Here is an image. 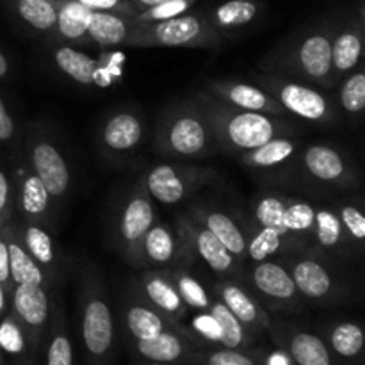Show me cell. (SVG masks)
<instances>
[{
	"label": "cell",
	"instance_id": "obj_49",
	"mask_svg": "<svg viewBox=\"0 0 365 365\" xmlns=\"http://www.w3.org/2000/svg\"><path fill=\"white\" fill-rule=\"evenodd\" d=\"M0 285H2L4 291H6L7 296L11 298V292H13L14 284L9 273V252H7V242H6L4 228L0 230Z\"/></svg>",
	"mask_w": 365,
	"mask_h": 365
},
{
	"label": "cell",
	"instance_id": "obj_44",
	"mask_svg": "<svg viewBox=\"0 0 365 365\" xmlns=\"http://www.w3.org/2000/svg\"><path fill=\"white\" fill-rule=\"evenodd\" d=\"M335 210H337V216L341 220V225L344 228L346 235H348L349 242L360 252L364 248L365 241V216L362 209L351 205V203H344V205H339Z\"/></svg>",
	"mask_w": 365,
	"mask_h": 365
},
{
	"label": "cell",
	"instance_id": "obj_6",
	"mask_svg": "<svg viewBox=\"0 0 365 365\" xmlns=\"http://www.w3.org/2000/svg\"><path fill=\"white\" fill-rule=\"evenodd\" d=\"M157 220L159 216L152 196L139 180L120 200L110 223V242L128 266L143 269V239Z\"/></svg>",
	"mask_w": 365,
	"mask_h": 365
},
{
	"label": "cell",
	"instance_id": "obj_28",
	"mask_svg": "<svg viewBox=\"0 0 365 365\" xmlns=\"http://www.w3.org/2000/svg\"><path fill=\"white\" fill-rule=\"evenodd\" d=\"M16 225L27 252L31 253L32 259L45 271V274L50 278L53 287H56L59 284L61 273H63V259H61L56 239L41 225L29 223V221L24 220Z\"/></svg>",
	"mask_w": 365,
	"mask_h": 365
},
{
	"label": "cell",
	"instance_id": "obj_27",
	"mask_svg": "<svg viewBox=\"0 0 365 365\" xmlns=\"http://www.w3.org/2000/svg\"><path fill=\"white\" fill-rule=\"evenodd\" d=\"M141 259L143 269H171L182 259L175 228L157 220L143 239Z\"/></svg>",
	"mask_w": 365,
	"mask_h": 365
},
{
	"label": "cell",
	"instance_id": "obj_2",
	"mask_svg": "<svg viewBox=\"0 0 365 365\" xmlns=\"http://www.w3.org/2000/svg\"><path fill=\"white\" fill-rule=\"evenodd\" d=\"M192 98L209 118L221 152L245 153L274 138L296 134V127L285 118L234 109L205 91H198Z\"/></svg>",
	"mask_w": 365,
	"mask_h": 365
},
{
	"label": "cell",
	"instance_id": "obj_53",
	"mask_svg": "<svg viewBox=\"0 0 365 365\" xmlns=\"http://www.w3.org/2000/svg\"><path fill=\"white\" fill-rule=\"evenodd\" d=\"M13 365H38V359L31 355H20L14 356Z\"/></svg>",
	"mask_w": 365,
	"mask_h": 365
},
{
	"label": "cell",
	"instance_id": "obj_40",
	"mask_svg": "<svg viewBox=\"0 0 365 365\" xmlns=\"http://www.w3.org/2000/svg\"><path fill=\"white\" fill-rule=\"evenodd\" d=\"M209 316H212V319L216 321L217 328H220V346L221 348H230V349H245L250 348L253 342V337L248 331L242 328V324L239 323L234 317V314L220 302V299L214 298L210 303L209 310H207Z\"/></svg>",
	"mask_w": 365,
	"mask_h": 365
},
{
	"label": "cell",
	"instance_id": "obj_45",
	"mask_svg": "<svg viewBox=\"0 0 365 365\" xmlns=\"http://www.w3.org/2000/svg\"><path fill=\"white\" fill-rule=\"evenodd\" d=\"M0 348H2L4 353L7 351L13 356L31 355L27 349L24 331L18 327V323L14 321L13 314H11L9 310H7V312L4 314L2 319H0Z\"/></svg>",
	"mask_w": 365,
	"mask_h": 365
},
{
	"label": "cell",
	"instance_id": "obj_51",
	"mask_svg": "<svg viewBox=\"0 0 365 365\" xmlns=\"http://www.w3.org/2000/svg\"><path fill=\"white\" fill-rule=\"evenodd\" d=\"M7 309H9V296H7V292L4 291V287L0 285V319H2L4 314L7 312Z\"/></svg>",
	"mask_w": 365,
	"mask_h": 365
},
{
	"label": "cell",
	"instance_id": "obj_13",
	"mask_svg": "<svg viewBox=\"0 0 365 365\" xmlns=\"http://www.w3.org/2000/svg\"><path fill=\"white\" fill-rule=\"evenodd\" d=\"M52 59L64 77L86 88H110L123 75V57L118 52L95 57L70 45H53Z\"/></svg>",
	"mask_w": 365,
	"mask_h": 365
},
{
	"label": "cell",
	"instance_id": "obj_20",
	"mask_svg": "<svg viewBox=\"0 0 365 365\" xmlns=\"http://www.w3.org/2000/svg\"><path fill=\"white\" fill-rule=\"evenodd\" d=\"M212 296L220 299L232 314L235 319L242 324L246 331L252 335L253 339L262 335L267 330L269 324V312L260 305L259 299L248 291L242 284L237 280H228V278H221V280L212 284Z\"/></svg>",
	"mask_w": 365,
	"mask_h": 365
},
{
	"label": "cell",
	"instance_id": "obj_41",
	"mask_svg": "<svg viewBox=\"0 0 365 365\" xmlns=\"http://www.w3.org/2000/svg\"><path fill=\"white\" fill-rule=\"evenodd\" d=\"M196 365H271L267 355L257 349L205 348L196 351Z\"/></svg>",
	"mask_w": 365,
	"mask_h": 365
},
{
	"label": "cell",
	"instance_id": "obj_52",
	"mask_svg": "<svg viewBox=\"0 0 365 365\" xmlns=\"http://www.w3.org/2000/svg\"><path fill=\"white\" fill-rule=\"evenodd\" d=\"M11 71V64L7 61V57L4 56V52L0 50V78H6Z\"/></svg>",
	"mask_w": 365,
	"mask_h": 365
},
{
	"label": "cell",
	"instance_id": "obj_38",
	"mask_svg": "<svg viewBox=\"0 0 365 365\" xmlns=\"http://www.w3.org/2000/svg\"><path fill=\"white\" fill-rule=\"evenodd\" d=\"M192 262L187 260H178L170 271L171 278H173L175 285H177L178 292H180V298L184 299L185 307L189 310H195V312H207L212 303L214 296L209 289L203 285V282L196 277L191 271Z\"/></svg>",
	"mask_w": 365,
	"mask_h": 365
},
{
	"label": "cell",
	"instance_id": "obj_1",
	"mask_svg": "<svg viewBox=\"0 0 365 365\" xmlns=\"http://www.w3.org/2000/svg\"><path fill=\"white\" fill-rule=\"evenodd\" d=\"M334 25L305 29L292 38L284 39L260 61V70L292 81L305 82L319 89H335L331 66V38Z\"/></svg>",
	"mask_w": 365,
	"mask_h": 365
},
{
	"label": "cell",
	"instance_id": "obj_21",
	"mask_svg": "<svg viewBox=\"0 0 365 365\" xmlns=\"http://www.w3.org/2000/svg\"><path fill=\"white\" fill-rule=\"evenodd\" d=\"M145 139V120L139 113L121 109L109 114L98 128V145L107 155L123 157Z\"/></svg>",
	"mask_w": 365,
	"mask_h": 365
},
{
	"label": "cell",
	"instance_id": "obj_18",
	"mask_svg": "<svg viewBox=\"0 0 365 365\" xmlns=\"http://www.w3.org/2000/svg\"><path fill=\"white\" fill-rule=\"evenodd\" d=\"M130 291L168 319L184 324L189 309L168 269H143V273L132 280Z\"/></svg>",
	"mask_w": 365,
	"mask_h": 365
},
{
	"label": "cell",
	"instance_id": "obj_23",
	"mask_svg": "<svg viewBox=\"0 0 365 365\" xmlns=\"http://www.w3.org/2000/svg\"><path fill=\"white\" fill-rule=\"evenodd\" d=\"M302 146V139L294 135H280L264 143L259 148L241 153V160L252 171L280 175L294 170Z\"/></svg>",
	"mask_w": 365,
	"mask_h": 365
},
{
	"label": "cell",
	"instance_id": "obj_9",
	"mask_svg": "<svg viewBox=\"0 0 365 365\" xmlns=\"http://www.w3.org/2000/svg\"><path fill=\"white\" fill-rule=\"evenodd\" d=\"M241 282L269 314H296L305 299L284 260H262L242 269Z\"/></svg>",
	"mask_w": 365,
	"mask_h": 365
},
{
	"label": "cell",
	"instance_id": "obj_50",
	"mask_svg": "<svg viewBox=\"0 0 365 365\" xmlns=\"http://www.w3.org/2000/svg\"><path fill=\"white\" fill-rule=\"evenodd\" d=\"M16 139V123L7 110L6 103L0 98V143L2 145H13Z\"/></svg>",
	"mask_w": 365,
	"mask_h": 365
},
{
	"label": "cell",
	"instance_id": "obj_32",
	"mask_svg": "<svg viewBox=\"0 0 365 365\" xmlns=\"http://www.w3.org/2000/svg\"><path fill=\"white\" fill-rule=\"evenodd\" d=\"M312 250L328 257V259L337 255H348L355 250V246L349 242L348 235L342 228L337 210L331 209V207H316Z\"/></svg>",
	"mask_w": 365,
	"mask_h": 365
},
{
	"label": "cell",
	"instance_id": "obj_16",
	"mask_svg": "<svg viewBox=\"0 0 365 365\" xmlns=\"http://www.w3.org/2000/svg\"><path fill=\"white\" fill-rule=\"evenodd\" d=\"M266 331L294 365H342L319 335L296 327L280 314H269Z\"/></svg>",
	"mask_w": 365,
	"mask_h": 365
},
{
	"label": "cell",
	"instance_id": "obj_26",
	"mask_svg": "<svg viewBox=\"0 0 365 365\" xmlns=\"http://www.w3.org/2000/svg\"><path fill=\"white\" fill-rule=\"evenodd\" d=\"M50 205L52 198L43 182L31 170L18 171L16 184H14V207L20 212L21 220L46 227Z\"/></svg>",
	"mask_w": 365,
	"mask_h": 365
},
{
	"label": "cell",
	"instance_id": "obj_37",
	"mask_svg": "<svg viewBox=\"0 0 365 365\" xmlns=\"http://www.w3.org/2000/svg\"><path fill=\"white\" fill-rule=\"evenodd\" d=\"M14 18L25 27L50 34L56 27L57 7L53 0H2Z\"/></svg>",
	"mask_w": 365,
	"mask_h": 365
},
{
	"label": "cell",
	"instance_id": "obj_48",
	"mask_svg": "<svg viewBox=\"0 0 365 365\" xmlns=\"http://www.w3.org/2000/svg\"><path fill=\"white\" fill-rule=\"evenodd\" d=\"M91 11H103V13H116L121 16L134 18L139 13L138 7L130 0H75Z\"/></svg>",
	"mask_w": 365,
	"mask_h": 365
},
{
	"label": "cell",
	"instance_id": "obj_35",
	"mask_svg": "<svg viewBox=\"0 0 365 365\" xmlns=\"http://www.w3.org/2000/svg\"><path fill=\"white\" fill-rule=\"evenodd\" d=\"M260 14L262 7L255 0H228L217 6L207 20L221 36L237 34L239 31L255 24Z\"/></svg>",
	"mask_w": 365,
	"mask_h": 365
},
{
	"label": "cell",
	"instance_id": "obj_4",
	"mask_svg": "<svg viewBox=\"0 0 365 365\" xmlns=\"http://www.w3.org/2000/svg\"><path fill=\"white\" fill-rule=\"evenodd\" d=\"M81 337L88 365H110L114 355V317L103 278L86 262L78 277Z\"/></svg>",
	"mask_w": 365,
	"mask_h": 365
},
{
	"label": "cell",
	"instance_id": "obj_19",
	"mask_svg": "<svg viewBox=\"0 0 365 365\" xmlns=\"http://www.w3.org/2000/svg\"><path fill=\"white\" fill-rule=\"evenodd\" d=\"M121 316H123V323L130 341H146V339L157 337L163 331L175 330L184 334L187 339H191L196 344V348L203 349V346L200 344V341L192 334L191 328L168 319L166 316H163L155 309L146 305L132 291H128L125 298L121 299Z\"/></svg>",
	"mask_w": 365,
	"mask_h": 365
},
{
	"label": "cell",
	"instance_id": "obj_29",
	"mask_svg": "<svg viewBox=\"0 0 365 365\" xmlns=\"http://www.w3.org/2000/svg\"><path fill=\"white\" fill-rule=\"evenodd\" d=\"M364 52V16L360 13L359 21H349L344 27H335L331 38V66L334 81L339 86L344 75L355 70L360 64Z\"/></svg>",
	"mask_w": 365,
	"mask_h": 365
},
{
	"label": "cell",
	"instance_id": "obj_56",
	"mask_svg": "<svg viewBox=\"0 0 365 365\" xmlns=\"http://www.w3.org/2000/svg\"><path fill=\"white\" fill-rule=\"evenodd\" d=\"M134 365H170V364H155V362H148V364H134Z\"/></svg>",
	"mask_w": 365,
	"mask_h": 365
},
{
	"label": "cell",
	"instance_id": "obj_43",
	"mask_svg": "<svg viewBox=\"0 0 365 365\" xmlns=\"http://www.w3.org/2000/svg\"><path fill=\"white\" fill-rule=\"evenodd\" d=\"M339 106L349 118H360L365 110V73L362 66H356L339 82Z\"/></svg>",
	"mask_w": 365,
	"mask_h": 365
},
{
	"label": "cell",
	"instance_id": "obj_54",
	"mask_svg": "<svg viewBox=\"0 0 365 365\" xmlns=\"http://www.w3.org/2000/svg\"><path fill=\"white\" fill-rule=\"evenodd\" d=\"M130 2L134 4L139 11H141V9H146V7L157 6V4H160V2H166V0H130Z\"/></svg>",
	"mask_w": 365,
	"mask_h": 365
},
{
	"label": "cell",
	"instance_id": "obj_15",
	"mask_svg": "<svg viewBox=\"0 0 365 365\" xmlns=\"http://www.w3.org/2000/svg\"><path fill=\"white\" fill-rule=\"evenodd\" d=\"M27 157L31 171L43 182L52 203L64 202L71 187V171L56 141L32 128L27 138Z\"/></svg>",
	"mask_w": 365,
	"mask_h": 365
},
{
	"label": "cell",
	"instance_id": "obj_33",
	"mask_svg": "<svg viewBox=\"0 0 365 365\" xmlns=\"http://www.w3.org/2000/svg\"><path fill=\"white\" fill-rule=\"evenodd\" d=\"M45 365H73V344H71L68 319L59 298L50 302V319L45 335Z\"/></svg>",
	"mask_w": 365,
	"mask_h": 365
},
{
	"label": "cell",
	"instance_id": "obj_47",
	"mask_svg": "<svg viewBox=\"0 0 365 365\" xmlns=\"http://www.w3.org/2000/svg\"><path fill=\"white\" fill-rule=\"evenodd\" d=\"M14 207V184L4 170H0V230L13 221Z\"/></svg>",
	"mask_w": 365,
	"mask_h": 365
},
{
	"label": "cell",
	"instance_id": "obj_8",
	"mask_svg": "<svg viewBox=\"0 0 365 365\" xmlns=\"http://www.w3.org/2000/svg\"><path fill=\"white\" fill-rule=\"evenodd\" d=\"M253 82L266 89L287 114L319 125H331L339 120L337 106L319 88L266 71L253 73Z\"/></svg>",
	"mask_w": 365,
	"mask_h": 365
},
{
	"label": "cell",
	"instance_id": "obj_5",
	"mask_svg": "<svg viewBox=\"0 0 365 365\" xmlns=\"http://www.w3.org/2000/svg\"><path fill=\"white\" fill-rule=\"evenodd\" d=\"M223 45V36L202 14H180L170 20L134 21L130 34L123 46L128 48H207L214 50Z\"/></svg>",
	"mask_w": 365,
	"mask_h": 365
},
{
	"label": "cell",
	"instance_id": "obj_25",
	"mask_svg": "<svg viewBox=\"0 0 365 365\" xmlns=\"http://www.w3.org/2000/svg\"><path fill=\"white\" fill-rule=\"evenodd\" d=\"M309 248L305 241L294 235L282 234L274 228L259 227L255 223L246 225V259L252 262L274 260L277 257H287Z\"/></svg>",
	"mask_w": 365,
	"mask_h": 365
},
{
	"label": "cell",
	"instance_id": "obj_34",
	"mask_svg": "<svg viewBox=\"0 0 365 365\" xmlns=\"http://www.w3.org/2000/svg\"><path fill=\"white\" fill-rule=\"evenodd\" d=\"M327 342L328 349L342 365L359 364L364 353V330L355 321H339L324 328L319 335Z\"/></svg>",
	"mask_w": 365,
	"mask_h": 365
},
{
	"label": "cell",
	"instance_id": "obj_24",
	"mask_svg": "<svg viewBox=\"0 0 365 365\" xmlns=\"http://www.w3.org/2000/svg\"><path fill=\"white\" fill-rule=\"evenodd\" d=\"M132 348L139 356L155 364L196 365V348L191 339L175 330H168L146 341H132Z\"/></svg>",
	"mask_w": 365,
	"mask_h": 365
},
{
	"label": "cell",
	"instance_id": "obj_10",
	"mask_svg": "<svg viewBox=\"0 0 365 365\" xmlns=\"http://www.w3.org/2000/svg\"><path fill=\"white\" fill-rule=\"evenodd\" d=\"M303 180L330 189H359L360 170L355 160L337 146L312 143L302 146L296 166Z\"/></svg>",
	"mask_w": 365,
	"mask_h": 365
},
{
	"label": "cell",
	"instance_id": "obj_30",
	"mask_svg": "<svg viewBox=\"0 0 365 365\" xmlns=\"http://www.w3.org/2000/svg\"><path fill=\"white\" fill-rule=\"evenodd\" d=\"M4 234H6L7 252H9V273L13 278V284L39 285V287L52 291L53 284L46 277L45 271L38 266V262L32 259L31 253L27 252L20 237V232H18V225L11 221L9 225L4 227Z\"/></svg>",
	"mask_w": 365,
	"mask_h": 365
},
{
	"label": "cell",
	"instance_id": "obj_17",
	"mask_svg": "<svg viewBox=\"0 0 365 365\" xmlns=\"http://www.w3.org/2000/svg\"><path fill=\"white\" fill-rule=\"evenodd\" d=\"M202 91L212 98L241 110L269 114V116L285 118L287 110L255 82L235 81V78H210L203 84Z\"/></svg>",
	"mask_w": 365,
	"mask_h": 365
},
{
	"label": "cell",
	"instance_id": "obj_39",
	"mask_svg": "<svg viewBox=\"0 0 365 365\" xmlns=\"http://www.w3.org/2000/svg\"><path fill=\"white\" fill-rule=\"evenodd\" d=\"M287 195H282V192L277 191H264L253 196L252 203H250L253 223L259 225V227L274 228V230L282 232V234H289L284 227V214L285 207H287Z\"/></svg>",
	"mask_w": 365,
	"mask_h": 365
},
{
	"label": "cell",
	"instance_id": "obj_14",
	"mask_svg": "<svg viewBox=\"0 0 365 365\" xmlns=\"http://www.w3.org/2000/svg\"><path fill=\"white\" fill-rule=\"evenodd\" d=\"M9 310L24 331L27 349L38 359L45 344L46 327L50 319L48 289L39 285L16 284L9 298Z\"/></svg>",
	"mask_w": 365,
	"mask_h": 365
},
{
	"label": "cell",
	"instance_id": "obj_42",
	"mask_svg": "<svg viewBox=\"0 0 365 365\" xmlns=\"http://www.w3.org/2000/svg\"><path fill=\"white\" fill-rule=\"evenodd\" d=\"M314 216H316V207L307 200L292 198L289 196L287 207L284 214V227L294 237L302 239L312 248V234H314Z\"/></svg>",
	"mask_w": 365,
	"mask_h": 365
},
{
	"label": "cell",
	"instance_id": "obj_7",
	"mask_svg": "<svg viewBox=\"0 0 365 365\" xmlns=\"http://www.w3.org/2000/svg\"><path fill=\"white\" fill-rule=\"evenodd\" d=\"M284 264L305 302L331 307L342 305L348 299V289L331 266V259L316 250L309 248L284 257Z\"/></svg>",
	"mask_w": 365,
	"mask_h": 365
},
{
	"label": "cell",
	"instance_id": "obj_11",
	"mask_svg": "<svg viewBox=\"0 0 365 365\" xmlns=\"http://www.w3.org/2000/svg\"><path fill=\"white\" fill-rule=\"evenodd\" d=\"M175 232H177L178 242H180V260H189L192 264L195 260H198L220 278L241 280V262L191 214L185 212L184 216L178 217Z\"/></svg>",
	"mask_w": 365,
	"mask_h": 365
},
{
	"label": "cell",
	"instance_id": "obj_3",
	"mask_svg": "<svg viewBox=\"0 0 365 365\" xmlns=\"http://www.w3.org/2000/svg\"><path fill=\"white\" fill-rule=\"evenodd\" d=\"M153 150L168 159H207L221 153L212 125L195 98L164 110L153 135Z\"/></svg>",
	"mask_w": 365,
	"mask_h": 365
},
{
	"label": "cell",
	"instance_id": "obj_36",
	"mask_svg": "<svg viewBox=\"0 0 365 365\" xmlns=\"http://www.w3.org/2000/svg\"><path fill=\"white\" fill-rule=\"evenodd\" d=\"M134 18L121 16L116 13L93 11L88 25V38L91 45L109 48V46H123L134 27Z\"/></svg>",
	"mask_w": 365,
	"mask_h": 365
},
{
	"label": "cell",
	"instance_id": "obj_22",
	"mask_svg": "<svg viewBox=\"0 0 365 365\" xmlns=\"http://www.w3.org/2000/svg\"><path fill=\"white\" fill-rule=\"evenodd\" d=\"M200 225L207 228L239 262L246 259V225L223 209L198 203L187 210Z\"/></svg>",
	"mask_w": 365,
	"mask_h": 365
},
{
	"label": "cell",
	"instance_id": "obj_31",
	"mask_svg": "<svg viewBox=\"0 0 365 365\" xmlns=\"http://www.w3.org/2000/svg\"><path fill=\"white\" fill-rule=\"evenodd\" d=\"M57 7L56 27L50 32L53 45H91L88 38V25L93 11L75 0H53Z\"/></svg>",
	"mask_w": 365,
	"mask_h": 365
},
{
	"label": "cell",
	"instance_id": "obj_46",
	"mask_svg": "<svg viewBox=\"0 0 365 365\" xmlns=\"http://www.w3.org/2000/svg\"><path fill=\"white\" fill-rule=\"evenodd\" d=\"M195 2L196 0H166V2H160L157 4V6L141 9L138 14H135L134 20L146 21V24L170 20V18L180 16V14L187 13V9Z\"/></svg>",
	"mask_w": 365,
	"mask_h": 365
},
{
	"label": "cell",
	"instance_id": "obj_12",
	"mask_svg": "<svg viewBox=\"0 0 365 365\" xmlns=\"http://www.w3.org/2000/svg\"><path fill=\"white\" fill-rule=\"evenodd\" d=\"M217 178L212 168L198 164H159L153 166L141 178V184L152 200L163 205H177L191 198L198 189Z\"/></svg>",
	"mask_w": 365,
	"mask_h": 365
},
{
	"label": "cell",
	"instance_id": "obj_55",
	"mask_svg": "<svg viewBox=\"0 0 365 365\" xmlns=\"http://www.w3.org/2000/svg\"><path fill=\"white\" fill-rule=\"evenodd\" d=\"M0 365H6V360H4V351H2V348H0Z\"/></svg>",
	"mask_w": 365,
	"mask_h": 365
}]
</instances>
